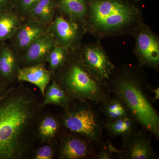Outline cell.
I'll return each mask as SVG.
<instances>
[{"label":"cell","instance_id":"5b68a950","mask_svg":"<svg viewBox=\"0 0 159 159\" xmlns=\"http://www.w3.org/2000/svg\"><path fill=\"white\" fill-rule=\"evenodd\" d=\"M78 108L68 112L63 125L71 132L85 137L99 147L103 142L104 120L94 103L80 100Z\"/></svg>","mask_w":159,"mask_h":159},{"label":"cell","instance_id":"9c48e42d","mask_svg":"<svg viewBox=\"0 0 159 159\" xmlns=\"http://www.w3.org/2000/svg\"><path fill=\"white\" fill-rule=\"evenodd\" d=\"M152 136L145 129H139L122 138L119 159H157L152 143Z\"/></svg>","mask_w":159,"mask_h":159},{"label":"cell","instance_id":"cb8c5ba5","mask_svg":"<svg viewBox=\"0 0 159 159\" xmlns=\"http://www.w3.org/2000/svg\"><path fill=\"white\" fill-rule=\"evenodd\" d=\"M58 129V124L56 120L51 117H47L41 124L40 131L44 136H53Z\"/></svg>","mask_w":159,"mask_h":159},{"label":"cell","instance_id":"83f0119b","mask_svg":"<svg viewBox=\"0 0 159 159\" xmlns=\"http://www.w3.org/2000/svg\"><path fill=\"white\" fill-rule=\"evenodd\" d=\"M3 90L2 86L0 84V97L2 96V94L3 93Z\"/></svg>","mask_w":159,"mask_h":159},{"label":"cell","instance_id":"30bf717a","mask_svg":"<svg viewBox=\"0 0 159 159\" xmlns=\"http://www.w3.org/2000/svg\"><path fill=\"white\" fill-rule=\"evenodd\" d=\"M49 33V25L24 20L9 39L10 44L20 55L35 41Z\"/></svg>","mask_w":159,"mask_h":159},{"label":"cell","instance_id":"484cf974","mask_svg":"<svg viewBox=\"0 0 159 159\" xmlns=\"http://www.w3.org/2000/svg\"><path fill=\"white\" fill-rule=\"evenodd\" d=\"M15 0H0V11L14 9Z\"/></svg>","mask_w":159,"mask_h":159},{"label":"cell","instance_id":"44dd1931","mask_svg":"<svg viewBox=\"0 0 159 159\" xmlns=\"http://www.w3.org/2000/svg\"><path fill=\"white\" fill-rule=\"evenodd\" d=\"M71 51L70 49L58 45L54 47L47 61L51 71L58 70L65 64L70 55Z\"/></svg>","mask_w":159,"mask_h":159},{"label":"cell","instance_id":"8992f818","mask_svg":"<svg viewBox=\"0 0 159 159\" xmlns=\"http://www.w3.org/2000/svg\"><path fill=\"white\" fill-rule=\"evenodd\" d=\"M78 54L85 68L104 85L116 66L112 62L101 40L97 39L88 43H82L78 48Z\"/></svg>","mask_w":159,"mask_h":159},{"label":"cell","instance_id":"d6986e66","mask_svg":"<svg viewBox=\"0 0 159 159\" xmlns=\"http://www.w3.org/2000/svg\"><path fill=\"white\" fill-rule=\"evenodd\" d=\"M99 108L105 121H111L131 115L129 111L121 99L111 95L105 102L99 104Z\"/></svg>","mask_w":159,"mask_h":159},{"label":"cell","instance_id":"f1b7e54d","mask_svg":"<svg viewBox=\"0 0 159 159\" xmlns=\"http://www.w3.org/2000/svg\"><path fill=\"white\" fill-rule=\"evenodd\" d=\"M136 1H138V2H141L142 1H143V0H136Z\"/></svg>","mask_w":159,"mask_h":159},{"label":"cell","instance_id":"d4e9b609","mask_svg":"<svg viewBox=\"0 0 159 159\" xmlns=\"http://www.w3.org/2000/svg\"><path fill=\"white\" fill-rule=\"evenodd\" d=\"M53 157L52 149L48 146H44L38 151L35 158L37 159H51Z\"/></svg>","mask_w":159,"mask_h":159},{"label":"cell","instance_id":"603a6c76","mask_svg":"<svg viewBox=\"0 0 159 159\" xmlns=\"http://www.w3.org/2000/svg\"><path fill=\"white\" fill-rule=\"evenodd\" d=\"M40 0H15L14 10L25 19L26 16Z\"/></svg>","mask_w":159,"mask_h":159},{"label":"cell","instance_id":"2e32d148","mask_svg":"<svg viewBox=\"0 0 159 159\" xmlns=\"http://www.w3.org/2000/svg\"><path fill=\"white\" fill-rule=\"evenodd\" d=\"M57 6L60 14L85 22L88 13V0H57Z\"/></svg>","mask_w":159,"mask_h":159},{"label":"cell","instance_id":"ba28073f","mask_svg":"<svg viewBox=\"0 0 159 159\" xmlns=\"http://www.w3.org/2000/svg\"><path fill=\"white\" fill-rule=\"evenodd\" d=\"M49 33L54 36L56 44L70 50L79 48L87 34L85 22L79 21L57 12L49 25Z\"/></svg>","mask_w":159,"mask_h":159},{"label":"cell","instance_id":"4316f807","mask_svg":"<svg viewBox=\"0 0 159 159\" xmlns=\"http://www.w3.org/2000/svg\"><path fill=\"white\" fill-rule=\"evenodd\" d=\"M150 97L154 102L158 100L159 99V87L158 86L156 88L153 89L151 87L149 91Z\"/></svg>","mask_w":159,"mask_h":159},{"label":"cell","instance_id":"7402d4cb","mask_svg":"<svg viewBox=\"0 0 159 159\" xmlns=\"http://www.w3.org/2000/svg\"><path fill=\"white\" fill-rule=\"evenodd\" d=\"M98 148L99 150L96 152L94 159H111L117 156L119 158V149L115 148L109 140L103 141Z\"/></svg>","mask_w":159,"mask_h":159},{"label":"cell","instance_id":"ac0fdd59","mask_svg":"<svg viewBox=\"0 0 159 159\" xmlns=\"http://www.w3.org/2000/svg\"><path fill=\"white\" fill-rule=\"evenodd\" d=\"M24 20L14 9L0 11V43L10 39Z\"/></svg>","mask_w":159,"mask_h":159},{"label":"cell","instance_id":"8fae6325","mask_svg":"<svg viewBox=\"0 0 159 159\" xmlns=\"http://www.w3.org/2000/svg\"><path fill=\"white\" fill-rule=\"evenodd\" d=\"M70 137L63 143L61 157L66 159H94L98 146L85 137Z\"/></svg>","mask_w":159,"mask_h":159},{"label":"cell","instance_id":"e0dca14e","mask_svg":"<svg viewBox=\"0 0 159 159\" xmlns=\"http://www.w3.org/2000/svg\"><path fill=\"white\" fill-rule=\"evenodd\" d=\"M0 45V77L9 79L17 74L18 54L11 45L4 42Z\"/></svg>","mask_w":159,"mask_h":159},{"label":"cell","instance_id":"277c9868","mask_svg":"<svg viewBox=\"0 0 159 159\" xmlns=\"http://www.w3.org/2000/svg\"><path fill=\"white\" fill-rule=\"evenodd\" d=\"M59 70V84L70 98L100 104L110 97L105 86L95 79L83 65L78 49L72 50L68 59Z\"/></svg>","mask_w":159,"mask_h":159},{"label":"cell","instance_id":"5bb4252c","mask_svg":"<svg viewBox=\"0 0 159 159\" xmlns=\"http://www.w3.org/2000/svg\"><path fill=\"white\" fill-rule=\"evenodd\" d=\"M57 12V0H40L24 20L49 25Z\"/></svg>","mask_w":159,"mask_h":159},{"label":"cell","instance_id":"7a4b0ae2","mask_svg":"<svg viewBox=\"0 0 159 159\" xmlns=\"http://www.w3.org/2000/svg\"><path fill=\"white\" fill-rule=\"evenodd\" d=\"M87 34L100 40L131 34L144 22L141 2L136 0H88Z\"/></svg>","mask_w":159,"mask_h":159},{"label":"cell","instance_id":"ffe728a7","mask_svg":"<svg viewBox=\"0 0 159 159\" xmlns=\"http://www.w3.org/2000/svg\"><path fill=\"white\" fill-rule=\"evenodd\" d=\"M70 101L69 95L59 84L54 80L48 89L43 105L51 103L59 104L67 107L69 106Z\"/></svg>","mask_w":159,"mask_h":159},{"label":"cell","instance_id":"3957f363","mask_svg":"<svg viewBox=\"0 0 159 159\" xmlns=\"http://www.w3.org/2000/svg\"><path fill=\"white\" fill-rule=\"evenodd\" d=\"M30 100L22 97H0V159H11L31 116Z\"/></svg>","mask_w":159,"mask_h":159},{"label":"cell","instance_id":"7c38bea8","mask_svg":"<svg viewBox=\"0 0 159 159\" xmlns=\"http://www.w3.org/2000/svg\"><path fill=\"white\" fill-rule=\"evenodd\" d=\"M56 45L54 36L49 33L31 44L20 56L23 61L29 65L43 63Z\"/></svg>","mask_w":159,"mask_h":159},{"label":"cell","instance_id":"6da1fadb","mask_svg":"<svg viewBox=\"0 0 159 159\" xmlns=\"http://www.w3.org/2000/svg\"><path fill=\"white\" fill-rule=\"evenodd\" d=\"M104 85L109 93L125 103L139 125L159 140V114L150 97L152 86L143 68L127 64L116 66Z\"/></svg>","mask_w":159,"mask_h":159},{"label":"cell","instance_id":"4fadbf2b","mask_svg":"<svg viewBox=\"0 0 159 159\" xmlns=\"http://www.w3.org/2000/svg\"><path fill=\"white\" fill-rule=\"evenodd\" d=\"M17 77L19 81H26L36 85L42 94L45 95L46 87L51 80V73L43 63H39L19 68Z\"/></svg>","mask_w":159,"mask_h":159},{"label":"cell","instance_id":"9a60e30c","mask_svg":"<svg viewBox=\"0 0 159 159\" xmlns=\"http://www.w3.org/2000/svg\"><path fill=\"white\" fill-rule=\"evenodd\" d=\"M138 125L135 118L129 115L111 121L104 120V129L111 138H122L136 130Z\"/></svg>","mask_w":159,"mask_h":159},{"label":"cell","instance_id":"52a82bcc","mask_svg":"<svg viewBox=\"0 0 159 159\" xmlns=\"http://www.w3.org/2000/svg\"><path fill=\"white\" fill-rule=\"evenodd\" d=\"M131 35L135 41L133 54L138 61V65L159 71L158 35L144 22L139 24Z\"/></svg>","mask_w":159,"mask_h":159}]
</instances>
